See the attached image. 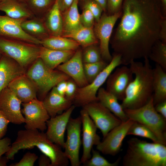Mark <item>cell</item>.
Wrapping results in <instances>:
<instances>
[{
	"label": "cell",
	"instance_id": "cell-1",
	"mask_svg": "<svg viewBox=\"0 0 166 166\" xmlns=\"http://www.w3.org/2000/svg\"><path fill=\"white\" fill-rule=\"evenodd\" d=\"M121 20L110 43L114 52L121 56V65L148 57L159 40L164 16L160 0H124Z\"/></svg>",
	"mask_w": 166,
	"mask_h": 166
},
{
	"label": "cell",
	"instance_id": "cell-2",
	"mask_svg": "<svg viewBox=\"0 0 166 166\" xmlns=\"http://www.w3.org/2000/svg\"><path fill=\"white\" fill-rule=\"evenodd\" d=\"M37 147L43 154L49 157L51 166H67L69 161L62 148L51 141L45 133L37 129L20 130L15 141L5 153L9 160H13L20 150Z\"/></svg>",
	"mask_w": 166,
	"mask_h": 166
},
{
	"label": "cell",
	"instance_id": "cell-6",
	"mask_svg": "<svg viewBox=\"0 0 166 166\" xmlns=\"http://www.w3.org/2000/svg\"><path fill=\"white\" fill-rule=\"evenodd\" d=\"M128 118L150 129L161 143L166 145V119L156 110L153 96L143 106L136 109H124Z\"/></svg>",
	"mask_w": 166,
	"mask_h": 166
},
{
	"label": "cell",
	"instance_id": "cell-11",
	"mask_svg": "<svg viewBox=\"0 0 166 166\" xmlns=\"http://www.w3.org/2000/svg\"><path fill=\"white\" fill-rule=\"evenodd\" d=\"M82 122L80 116L71 117L67 128V139L65 141L64 153L72 166H79L81 164L79 151L81 145V132Z\"/></svg>",
	"mask_w": 166,
	"mask_h": 166
},
{
	"label": "cell",
	"instance_id": "cell-9",
	"mask_svg": "<svg viewBox=\"0 0 166 166\" xmlns=\"http://www.w3.org/2000/svg\"><path fill=\"white\" fill-rule=\"evenodd\" d=\"M121 14V10L111 15L103 12L99 20L95 22L93 27L95 35L99 42L102 59L108 63L112 59L109 48L110 39L114 25Z\"/></svg>",
	"mask_w": 166,
	"mask_h": 166
},
{
	"label": "cell",
	"instance_id": "cell-15",
	"mask_svg": "<svg viewBox=\"0 0 166 166\" xmlns=\"http://www.w3.org/2000/svg\"><path fill=\"white\" fill-rule=\"evenodd\" d=\"M107 80L106 90L118 100L122 101L128 85L133 79V74L129 67L124 65L117 67Z\"/></svg>",
	"mask_w": 166,
	"mask_h": 166
},
{
	"label": "cell",
	"instance_id": "cell-50",
	"mask_svg": "<svg viewBox=\"0 0 166 166\" xmlns=\"http://www.w3.org/2000/svg\"><path fill=\"white\" fill-rule=\"evenodd\" d=\"M102 8L103 12H106L107 0H94Z\"/></svg>",
	"mask_w": 166,
	"mask_h": 166
},
{
	"label": "cell",
	"instance_id": "cell-18",
	"mask_svg": "<svg viewBox=\"0 0 166 166\" xmlns=\"http://www.w3.org/2000/svg\"><path fill=\"white\" fill-rule=\"evenodd\" d=\"M24 20L12 18L6 15H0V38L22 40L41 45V40L26 33L21 24Z\"/></svg>",
	"mask_w": 166,
	"mask_h": 166
},
{
	"label": "cell",
	"instance_id": "cell-43",
	"mask_svg": "<svg viewBox=\"0 0 166 166\" xmlns=\"http://www.w3.org/2000/svg\"><path fill=\"white\" fill-rule=\"evenodd\" d=\"M10 123L5 115L0 110V139L3 138L6 134Z\"/></svg>",
	"mask_w": 166,
	"mask_h": 166
},
{
	"label": "cell",
	"instance_id": "cell-7",
	"mask_svg": "<svg viewBox=\"0 0 166 166\" xmlns=\"http://www.w3.org/2000/svg\"><path fill=\"white\" fill-rule=\"evenodd\" d=\"M41 45L0 38V52L25 68L39 57Z\"/></svg>",
	"mask_w": 166,
	"mask_h": 166
},
{
	"label": "cell",
	"instance_id": "cell-38",
	"mask_svg": "<svg viewBox=\"0 0 166 166\" xmlns=\"http://www.w3.org/2000/svg\"><path fill=\"white\" fill-rule=\"evenodd\" d=\"M83 8L88 9L94 15L95 22L101 18L103 10L101 6L94 0H84L83 2Z\"/></svg>",
	"mask_w": 166,
	"mask_h": 166
},
{
	"label": "cell",
	"instance_id": "cell-35",
	"mask_svg": "<svg viewBox=\"0 0 166 166\" xmlns=\"http://www.w3.org/2000/svg\"><path fill=\"white\" fill-rule=\"evenodd\" d=\"M108 64L104 60L93 63H83L84 73L88 83L91 82Z\"/></svg>",
	"mask_w": 166,
	"mask_h": 166
},
{
	"label": "cell",
	"instance_id": "cell-55",
	"mask_svg": "<svg viewBox=\"0 0 166 166\" xmlns=\"http://www.w3.org/2000/svg\"><path fill=\"white\" fill-rule=\"evenodd\" d=\"M2 55V54H1V53L0 52V57Z\"/></svg>",
	"mask_w": 166,
	"mask_h": 166
},
{
	"label": "cell",
	"instance_id": "cell-12",
	"mask_svg": "<svg viewBox=\"0 0 166 166\" xmlns=\"http://www.w3.org/2000/svg\"><path fill=\"white\" fill-rule=\"evenodd\" d=\"M21 111L24 115L26 129H37L44 132L47 128L46 122L50 118L42 101L34 99L22 103Z\"/></svg>",
	"mask_w": 166,
	"mask_h": 166
},
{
	"label": "cell",
	"instance_id": "cell-32",
	"mask_svg": "<svg viewBox=\"0 0 166 166\" xmlns=\"http://www.w3.org/2000/svg\"><path fill=\"white\" fill-rule=\"evenodd\" d=\"M148 58L166 71V43L159 40L156 41L152 47Z\"/></svg>",
	"mask_w": 166,
	"mask_h": 166
},
{
	"label": "cell",
	"instance_id": "cell-47",
	"mask_svg": "<svg viewBox=\"0 0 166 166\" xmlns=\"http://www.w3.org/2000/svg\"><path fill=\"white\" fill-rule=\"evenodd\" d=\"M159 40L166 43V16L162 20L159 34Z\"/></svg>",
	"mask_w": 166,
	"mask_h": 166
},
{
	"label": "cell",
	"instance_id": "cell-26",
	"mask_svg": "<svg viewBox=\"0 0 166 166\" xmlns=\"http://www.w3.org/2000/svg\"><path fill=\"white\" fill-rule=\"evenodd\" d=\"M98 101L108 109L122 122L128 119L118 99L113 94L103 88L101 87L97 93Z\"/></svg>",
	"mask_w": 166,
	"mask_h": 166
},
{
	"label": "cell",
	"instance_id": "cell-30",
	"mask_svg": "<svg viewBox=\"0 0 166 166\" xmlns=\"http://www.w3.org/2000/svg\"><path fill=\"white\" fill-rule=\"evenodd\" d=\"M41 41L42 46L57 50L76 51L80 46L74 40L62 36H49Z\"/></svg>",
	"mask_w": 166,
	"mask_h": 166
},
{
	"label": "cell",
	"instance_id": "cell-39",
	"mask_svg": "<svg viewBox=\"0 0 166 166\" xmlns=\"http://www.w3.org/2000/svg\"><path fill=\"white\" fill-rule=\"evenodd\" d=\"M80 21L83 26L91 28H93L95 22L94 15L88 9L86 8H83L82 13L80 14Z\"/></svg>",
	"mask_w": 166,
	"mask_h": 166
},
{
	"label": "cell",
	"instance_id": "cell-24",
	"mask_svg": "<svg viewBox=\"0 0 166 166\" xmlns=\"http://www.w3.org/2000/svg\"><path fill=\"white\" fill-rule=\"evenodd\" d=\"M76 51L53 49L41 45L39 57L48 67L54 69L69 60Z\"/></svg>",
	"mask_w": 166,
	"mask_h": 166
},
{
	"label": "cell",
	"instance_id": "cell-49",
	"mask_svg": "<svg viewBox=\"0 0 166 166\" xmlns=\"http://www.w3.org/2000/svg\"><path fill=\"white\" fill-rule=\"evenodd\" d=\"M38 164L39 166H51L49 158L43 154L40 155L38 159Z\"/></svg>",
	"mask_w": 166,
	"mask_h": 166
},
{
	"label": "cell",
	"instance_id": "cell-13",
	"mask_svg": "<svg viewBox=\"0 0 166 166\" xmlns=\"http://www.w3.org/2000/svg\"><path fill=\"white\" fill-rule=\"evenodd\" d=\"M134 121L128 119L112 129L96 146L97 149L104 154L116 155L120 151L123 141Z\"/></svg>",
	"mask_w": 166,
	"mask_h": 166
},
{
	"label": "cell",
	"instance_id": "cell-52",
	"mask_svg": "<svg viewBox=\"0 0 166 166\" xmlns=\"http://www.w3.org/2000/svg\"><path fill=\"white\" fill-rule=\"evenodd\" d=\"M161 3L163 14L166 16V0H160Z\"/></svg>",
	"mask_w": 166,
	"mask_h": 166
},
{
	"label": "cell",
	"instance_id": "cell-14",
	"mask_svg": "<svg viewBox=\"0 0 166 166\" xmlns=\"http://www.w3.org/2000/svg\"><path fill=\"white\" fill-rule=\"evenodd\" d=\"M82 131V154L80 160L84 164L91 157L94 145L101 142V138L97 133V128L86 111L82 109L80 111Z\"/></svg>",
	"mask_w": 166,
	"mask_h": 166
},
{
	"label": "cell",
	"instance_id": "cell-36",
	"mask_svg": "<svg viewBox=\"0 0 166 166\" xmlns=\"http://www.w3.org/2000/svg\"><path fill=\"white\" fill-rule=\"evenodd\" d=\"M97 44L93 45L84 48L82 51V60L83 63H93L103 60L101 50Z\"/></svg>",
	"mask_w": 166,
	"mask_h": 166
},
{
	"label": "cell",
	"instance_id": "cell-34",
	"mask_svg": "<svg viewBox=\"0 0 166 166\" xmlns=\"http://www.w3.org/2000/svg\"><path fill=\"white\" fill-rule=\"evenodd\" d=\"M127 135L144 137L151 140L153 142L161 144L155 134L150 129L136 121H134L131 125Z\"/></svg>",
	"mask_w": 166,
	"mask_h": 166
},
{
	"label": "cell",
	"instance_id": "cell-53",
	"mask_svg": "<svg viewBox=\"0 0 166 166\" xmlns=\"http://www.w3.org/2000/svg\"><path fill=\"white\" fill-rule=\"evenodd\" d=\"M16 0L17 1L20 2L25 3V2L26 0Z\"/></svg>",
	"mask_w": 166,
	"mask_h": 166
},
{
	"label": "cell",
	"instance_id": "cell-48",
	"mask_svg": "<svg viewBox=\"0 0 166 166\" xmlns=\"http://www.w3.org/2000/svg\"><path fill=\"white\" fill-rule=\"evenodd\" d=\"M67 81H64L58 83L55 86L57 93L60 95L65 96Z\"/></svg>",
	"mask_w": 166,
	"mask_h": 166
},
{
	"label": "cell",
	"instance_id": "cell-56",
	"mask_svg": "<svg viewBox=\"0 0 166 166\" xmlns=\"http://www.w3.org/2000/svg\"><path fill=\"white\" fill-rule=\"evenodd\" d=\"M3 0H0V2H1V1H2Z\"/></svg>",
	"mask_w": 166,
	"mask_h": 166
},
{
	"label": "cell",
	"instance_id": "cell-25",
	"mask_svg": "<svg viewBox=\"0 0 166 166\" xmlns=\"http://www.w3.org/2000/svg\"><path fill=\"white\" fill-rule=\"evenodd\" d=\"M0 11L15 19L25 20L35 17L25 3L16 0H3L0 2Z\"/></svg>",
	"mask_w": 166,
	"mask_h": 166
},
{
	"label": "cell",
	"instance_id": "cell-40",
	"mask_svg": "<svg viewBox=\"0 0 166 166\" xmlns=\"http://www.w3.org/2000/svg\"><path fill=\"white\" fill-rule=\"evenodd\" d=\"M38 157L34 153L27 152L18 162L11 164L10 166H33Z\"/></svg>",
	"mask_w": 166,
	"mask_h": 166
},
{
	"label": "cell",
	"instance_id": "cell-28",
	"mask_svg": "<svg viewBox=\"0 0 166 166\" xmlns=\"http://www.w3.org/2000/svg\"><path fill=\"white\" fill-rule=\"evenodd\" d=\"M61 36L74 40L84 48L97 44L99 42L94 34L93 28L85 27L82 25Z\"/></svg>",
	"mask_w": 166,
	"mask_h": 166
},
{
	"label": "cell",
	"instance_id": "cell-45",
	"mask_svg": "<svg viewBox=\"0 0 166 166\" xmlns=\"http://www.w3.org/2000/svg\"><path fill=\"white\" fill-rule=\"evenodd\" d=\"M154 107L157 112L166 119V100L157 104Z\"/></svg>",
	"mask_w": 166,
	"mask_h": 166
},
{
	"label": "cell",
	"instance_id": "cell-8",
	"mask_svg": "<svg viewBox=\"0 0 166 166\" xmlns=\"http://www.w3.org/2000/svg\"><path fill=\"white\" fill-rule=\"evenodd\" d=\"M121 65V56L113 53L111 61L91 82L85 86L77 88L73 104L75 107H82L89 103L97 101V93L99 89L109 75Z\"/></svg>",
	"mask_w": 166,
	"mask_h": 166
},
{
	"label": "cell",
	"instance_id": "cell-41",
	"mask_svg": "<svg viewBox=\"0 0 166 166\" xmlns=\"http://www.w3.org/2000/svg\"><path fill=\"white\" fill-rule=\"evenodd\" d=\"M124 0H107L106 13L109 15L121 10Z\"/></svg>",
	"mask_w": 166,
	"mask_h": 166
},
{
	"label": "cell",
	"instance_id": "cell-54",
	"mask_svg": "<svg viewBox=\"0 0 166 166\" xmlns=\"http://www.w3.org/2000/svg\"><path fill=\"white\" fill-rule=\"evenodd\" d=\"M84 0H79V1H81V2H83Z\"/></svg>",
	"mask_w": 166,
	"mask_h": 166
},
{
	"label": "cell",
	"instance_id": "cell-5",
	"mask_svg": "<svg viewBox=\"0 0 166 166\" xmlns=\"http://www.w3.org/2000/svg\"><path fill=\"white\" fill-rule=\"evenodd\" d=\"M26 74L36 85L39 94L38 99L41 101L58 83L68 81L70 78L58 70H55L48 67L40 57L31 64Z\"/></svg>",
	"mask_w": 166,
	"mask_h": 166
},
{
	"label": "cell",
	"instance_id": "cell-17",
	"mask_svg": "<svg viewBox=\"0 0 166 166\" xmlns=\"http://www.w3.org/2000/svg\"><path fill=\"white\" fill-rule=\"evenodd\" d=\"M22 102L7 86L0 93V110L13 124H20L24 123L22 113Z\"/></svg>",
	"mask_w": 166,
	"mask_h": 166
},
{
	"label": "cell",
	"instance_id": "cell-27",
	"mask_svg": "<svg viewBox=\"0 0 166 166\" xmlns=\"http://www.w3.org/2000/svg\"><path fill=\"white\" fill-rule=\"evenodd\" d=\"M153 99L154 105L166 100V73L156 64L153 69Z\"/></svg>",
	"mask_w": 166,
	"mask_h": 166
},
{
	"label": "cell",
	"instance_id": "cell-51",
	"mask_svg": "<svg viewBox=\"0 0 166 166\" xmlns=\"http://www.w3.org/2000/svg\"><path fill=\"white\" fill-rule=\"evenodd\" d=\"M9 159L5 157H0V166H6Z\"/></svg>",
	"mask_w": 166,
	"mask_h": 166
},
{
	"label": "cell",
	"instance_id": "cell-21",
	"mask_svg": "<svg viewBox=\"0 0 166 166\" xmlns=\"http://www.w3.org/2000/svg\"><path fill=\"white\" fill-rule=\"evenodd\" d=\"M26 73L25 68L4 55L0 57V93L16 78Z\"/></svg>",
	"mask_w": 166,
	"mask_h": 166
},
{
	"label": "cell",
	"instance_id": "cell-10",
	"mask_svg": "<svg viewBox=\"0 0 166 166\" xmlns=\"http://www.w3.org/2000/svg\"><path fill=\"white\" fill-rule=\"evenodd\" d=\"M101 131L104 138L112 129L122 122L98 101L87 104L82 107Z\"/></svg>",
	"mask_w": 166,
	"mask_h": 166
},
{
	"label": "cell",
	"instance_id": "cell-16",
	"mask_svg": "<svg viewBox=\"0 0 166 166\" xmlns=\"http://www.w3.org/2000/svg\"><path fill=\"white\" fill-rule=\"evenodd\" d=\"M75 106L72 105L63 113L50 118L46 122L48 137L53 142L61 146L64 147L65 133L71 115Z\"/></svg>",
	"mask_w": 166,
	"mask_h": 166
},
{
	"label": "cell",
	"instance_id": "cell-42",
	"mask_svg": "<svg viewBox=\"0 0 166 166\" xmlns=\"http://www.w3.org/2000/svg\"><path fill=\"white\" fill-rule=\"evenodd\" d=\"M77 86V85L73 80L69 79L67 81L65 97L72 102L78 88Z\"/></svg>",
	"mask_w": 166,
	"mask_h": 166
},
{
	"label": "cell",
	"instance_id": "cell-37",
	"mask_svg": "<svg viewBox=\"0 0 166 166\" xmlns=\"http://www.w3.org/2000/svg\"><path fill=\"white\" fill-rule=\"evenodd\" d=\"M98 150L92 149L91 158L84 164L85 166H117L120 159H118L115 162L111 163L101 155Z\"/></svg>",
	"mask_w": 166,
	"mask_h": 166
},
{
	"label": "cell",
	"instance_id": "cell-4",
	"mask_svg": "<svg viewBox=\"0 0 166 166\" xmlns=\"http://www.w3.org/2000/svg\"><path fill=\"white\" fill-rule=\"evenodd\" d=\"M127 148L123 157L124 166H166V147L133 137L127 141Z\"/></svg>",
	"mask_w": 166,
	"mask_h": 166
},
{
	"label": "cell",
	"instance_id": "cell-19",
	"mask_svg": "<svg viewBox=\"0 0 166 166\" xmlns=\"http://www.w3.org/2000/svg\"><path fill=\"white\" fill-rule=\"evenodd\" d=\"M82 51L78 49L69 60L56 68L72 78L78 87H82L89 84L84 73Z\"/></svg>",
	"mask_w": 166,
	"mask_h": 166
},
{
	"label": "cell",
	"instance_id": "cell-20",
	"mask_svg": "<svg viewBox=\"0 0 166 166\" xmlns=\"http://www.w3.org/2000/svg\"><path fill=\"white\" fill-rule=\"evenodd\" d=\"M8 87L22 103H27L37 98V87L26 73L15 78Z\"/></svg>",
	"mask_w": 166,
	"mask_h": 166
},
{
	"label": "cell",
	"instance_id": "cell-3",
	"mask_svg": "<svg viewBox=\"0 0 166 166\" xmlns=\"http://www.w3.org/2000/svg\"><path fill=\"white\" fill-rule=\"evenodd\" d=\"M144 63L132 61L129 68L135 75L121 104L123 109H136L146 104L153 96V69L148 57Z\"/></svg>",
	"mask_w": 166,
	"mask_h": 166
},
{
	"label": "cell",
	"instance_id": "cell-46",
	"mask_svg": "<svg viewBox=\"0 0 166 166\" xmlns=\"http://www.w3.org/2000/svg\"><path fill=\"white\" fill-rule=\"evenodd\" d=\"M74 0H58L60 10L62 13L67 10L72 5Z\"/></svg>",
	"mask_w": 166,
	"mask_h": 166
},
{
	"label": "cell",
	"instance_id": "cell-44",
	"mask_svg": "<svg viewBox=\"0 0 166 166\" xmlns=\"http://www.w3.org/2000/svg\"><path fill=\"white\" fill-rule=\"evenodd\" d=\"M11 144V140L9 137L0 139V157L9 150Z\"/></svg>",
	"mask_w": 166,
	"mask_h": 166
},
{
	"label": "cell",
	"instance_id": "cell-29",
	"mask_svg": "<svg viewBox=\"0 0 166 166\" xmlns=\"http://www.w3.org/2000/svg\"><path fill=\"white\" fill-rule=\"evenodd\" d=\"M21 26L26 33L41 41L50 36L42 18L35 16L23 21Z\"/></svg>",
	"mask_w": 166,
	"mask_h": 166
},
{
	"label": "cell",
	"instance_id": "cell-33",
	"mask_svg": "<svg viewBox=\"0 0 166 166\" xmlns=\"http://www.w3.org/2000/svg\"><path fill=\"white\" fill-rule=\"evenodd\" d=\"M55 0H26L25 4L35 17L42 18Z\"/></svg>",
	"mask_w": 166,
	"mask_h": 166
},
{
	"label": "cell",
	"instance_id": "cell-22",
	"mask_svg": "<svg viewBox=\"0 0 166 166\" xmlns=\"http://www.w3.org/2000/svg\"><path fill=\"white\" fill-rule=\"evenodd\" d=\"M51 90L42 101L50 117H52L67 110L72 105L73 102L58 94L55 87Z\"/></svg>",
	"mask_w": 166,
	"mask_h": 166
},
{
	"label": "cell",
	"instance_id": "cell-31",
	"mask_svg": "<svg viewBox=\"0 0 166 166\" xmlns=\"http://www.w3.org/2000/svg\"><path fill=\"white\" fill-rule=\"evenodd\" d=\"M79 2V0H74L68 9L61 13L63 21L62 35L74 30L81 25L78 7Z\"/></svg>",
	"mask_w": 166,
	"mask_h": 166
},
{
	"label": "cell",
	"instance_id": "cell-23",
	"mask_svg": "<svg viewBox=\"0 0 166 166\" xmlns=\"http://www.w3.org/2000/svg\"><path fill=\"white\" fill-rule=\"evenodd\" d=\"M50 36H61L63 33V21L58 0L42 18Z\"/></svg>",
	"mask_w": 166,
	"mask_h": 166
}]
</instances>
